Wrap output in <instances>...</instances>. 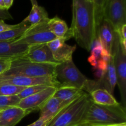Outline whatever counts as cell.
I'll use <instances>...</instances> for the list:
<instances>
[{
	"label": "cell",
	"instance_id": "cell-31",
	"mask_svg": "<svg viewBox=\"0 0 126 126\" xmlns=\"http://www.w3.org/2000/svg\"><path fill=\"white\" fill-rule=\"evenodd\" d=\"M0 19L1 20H12L13 17L7 10L0 9Z\"/></svg>",
	"mask_w": 126,
	"mask_h": 126
},
{
	"label": "cell",
	"instance_id": "cell-32",
	"mask_svg": "<svg viewBox=\"0 0 126 126\" xmlns=\"http://www.w3.org/2000/svg\"><path fill=\"white\" fill-rule=\"evenodd\" d=\"M48 122L46 121L43 120L41 119H38V120L36 121L35 122L33 123L32 124H30V125L27 126H46Z\"/></svg>",
	"mask_w": 126,
	"mask_h": 126
},
{
	"label": "cell",
	"instance_id": "cell-5",
	"mask_svg": "<svg viewBox=\"0 0 126 126\" xmlns=\"http://www.w3.org/2000/svg\"><path fill=\"white\" fill-rule=\"evenodd\" d=\"M54 76L60 86L73 87L83 91L89 79L76 67L73 60L57 64Z\"/></svg>",
	"mask_w": 126,
	"mask_h": 126
},
{
	"label": "cell",
	"instance_id": "cell-29",
	"mask_svg": "<svg viewBox=\"0 0 126 126\" xmlns=\"http://www.w3.org/2000/svg\"><path fill=\"white\" fill-rule=\"evenodd\" d=\"M12 61V59L0 57V75L6 73L10 68Z\"/></svg>",
	"mask_w": 126,
	"mask_h": 126
},
{
	"label": "cell",
	"instance_id": "cell-20",
	"mask_svg": "<svg viewBox=\"0 0 126 126\" xmlns=\"http://www.w3.org/2000/svg\"><path fill=\"white\" fill-rule=\"evenodd\" d=\"M84 92L79 89L69 86H59L57 87L53 97L59 98L61 101L70 103Z\"/></svg>",
	"mask_w": 126,
	"mask_h": 126
},
{
	"label": "cell",
	"instance_id": "cell-12",
	"mask_svg": "<svg viewBox=\"0 0 126 126\" xmlns=\"http://www.w3.org/2000/svg\"><path fill=\"white\" fill-rule=\"evenodd\" d=\"M57 87L49 86L38 93L21 99L17 107L27 110L30 113L34 111L40 110L46 102L53 96Z\"/></svg>",
	"mask_w": 126,
	"mask_h": 126
},
{
	"label": "cell",
	"instance_id": "cell-21",
	"mask_svg": "<svg viewBox=\"0 0 126 126\" xmlns=\"http://www.w3.org/2000/svg\"><path fill=\"white\" fill-rule=\"evenodd\" d=\"M49 18L47 12L43 7L33 5L30 14L21 22L23 25L30 26L45 21Z\"/></svg>",
	"mask_w": 126,
	"mask_h": 126
},
{
	"label": "cell",
	"instance_id": "cell-37",
	"mask_svg": "<svg viewBox=\"0 0 126 126\" xmlns=\"http://www.w3.org/2000/svg\"></svg>",
	"mask_w": 126,
	"mask_h": 126
},
{
	"label": "cell",
	"instance_id": "cell-33",
	"mask_svg": "<svg viewBox=\"0 0 126 126\" xmlns=\"http://www.w3.org/2000/svg\"><path fill=\"white\" fill-rule=\"evenodd\" d=\"M5 8L6 10L8 11L9 9L12 6V4H13L14 0H3Z\"/></svg>",
	"mask_w": 126,
	"mask_h": 126
},
{
	"label": "cell",
	"instance_id": "cell-27",
	"mask_svg": "<svg viewBox=\"0 0 126 126\" xmlns=\"http://www.w3.org/2000/svg\"><path fill=\"white\" fill-rule=\"evenodd\" d=\"M47 87H49V86H44V85H37V86H30V87H25L17 95L19 97L20 99H22V98H26V97L38 93V92H41L43 90L46 89Z\"/></svg>",
	"mask_w": 126,
	"mask_h": 126
},
{
	"label": "cell",
	"instance_id": "cell-17",
	"mask_svg": "<svg viewBox=\"0 0 126 126\" xmlns=\"http://www.w3.org/2000/svg\"><path fill=\"white\" fill-rule=\"evenodd\" d=\"M28 45L14 44L12 41L0 42V57L12 59L22 57L25 55Z\"/></svg>",
	"mask_w": 126,
	"mask_h": 126
},
{
	"label": "cell",
	"instance_id": "cell-23",
	"mask_svg": "<svg viewBox=\"0 0 126 126\" xmlns=\"http://www.w3.org/2000/svg\"><path fill=\"white\" fill-rule=\"evenodd\" d=\"M29 26L20 23V25L14 29L0 33V42L13 41L20 37L25 33Z\"/></svg>",
	"mask_w": 126,
	"mask_h": 126
},
{
	"label": "cell",
	"instance_id": "cell-14",
	"mask_svg": "<svg viewBox=\"0 0 126 126\" xmlns=\"http://www.w3.org/2000/svg\"><path fill=\"white\" fill-rule=\"evenodd\" d=\"M65 42L63 38H57L47 43L54 59L59 63L73 60V54L76 49V45L70 46Z\"/></svg>",
	"mask_w": 126,
	"mask_h": 126
},
{
	"label": "cell",
	"instance_id": "cell-22",
	"mask_svg": "<svg viewBox=\"0 0 126 126\" xmlns=\"http://www.w3.org/2000/svg\"><path fill=\"white\" fill-rule=\"evenodd\" d=\"M92 102L101 105L111 106L119 104L113 95L103 89H98L89 94Z\"/></svg>",
	"mask_w": 126,
	"mask_h": 126
},
{
	"label": "cell",
	"instance_id": "cell-26",
	"mask_svg": "<svg viewBox=\"0 0 126 126\" xmlns=\"http://www.w3.org/2000/svg\"><path fill=\"white\" fill-rule=\"evenodd\" d=\"M25 87L16 86L9 84L0 83V96L18 95Z\"/></svg>",
	"mask_w": 126,
	"mask_h": 126
},
{
	"label": "cell",
	"instance_id": "cell-30",
	"mask_svg": "<svg viewBox=\"0 0 126 126\" xmlns=\"http://www.w3.org/2000/svg\"><path fill=\"white\" fill-rule=\"evenodd\" d=\"M20 25V23L16 25H9L7 24L4 22L3 20L0 19V33L3 32H6V31L14 29V28H17Z\"/></svg>",
	"mask_w": 126,
	"mask_h": 126
},
{
	"label": "cell",
	"instance_id": "cell-28",
	"mask_svg": "<svg viewBox=\"0 0 126 126\" xmlns=\"http://www.w3.org/2000/svg\"><path fill=\"white\" fill-rule=\"evenodd\" d=\"M120 41L121 45L123 47V50L126 52V25H123L118 32Z\"/></svg>",
	"mask_w": 126,
	"mask_h": 126
},
{
	"label": "cell",
	"instance_id": "cell-8",
	"mask_svg": "<svg viewBox=\"0 0 126 126\" xmlns=\"http://www.w3.org/2000/svg\"><path fill=\"white\" fill-rule=\"evenodd\" d=\"M104 18L110 22L115 32L126 25V0H108L104 6Z\"/></svg>",
	"mask_w": 126,
	"mask_h": 126
},
{
	"label": "cell",
	"instance_id": "cell-1",
	"mask_svg": "<svg viewBox=\"0 0 126 126\" xmlns=\"http://www.w3.org/2000/svg\"><path fill=\"white\" fill-rule=\"evenodd\" d=\"M69 31L77 44L90 51L97 39L94 6L89 0H73V18Z\"/></svg>",
	"mask_w": 126,
	"mask_h": 126
},
{
	"label": "cell",
	"instance_id": "cell-9",
	"mask_svg": "<svg viewBox=\"0 0 126 126\" xmlns=\"http://www.w3.org/2000/svg\"><path fill=\"white\" fill-rule=\"evenodd\" d=\"M117 84L115 68L113 56L111 55L108 67L104 73L97 80L88 79L84 92L90 94L92 91L98 89H103L113 95L114 88Z\"/></svg>",
	"mask_w": 126,
	"mask_h": 126
},
{
	"label": "cell",
	"instance_id": "cell-19",
	"mask_svg": "<svg viewBox=\"0 0 126 126\" xmlns=\"http://www.w3.org/2000/svg\"><path fill=\"white\" fill-rule=\"evenodd\" d=\"M48 27L49 30L57 38H63L66 41L72 38L66 22L57 16L52 18H49Z\"/></svg>",
	"mask_w": 126,
	"mask_h": 126
},
{
	"label": "cell",
	"instance_id": "cell-39",
	"mask_svg": "<svg viewBox=\"0 0 126 126\" xmlns=\"http://www.w3.org/2000/svg\"><path fill=\"white\" fill-rule=\"evenodd\" d=\"M89 1H92V2H93V0H89Z\"/></svg>",
	"mask_w": 126,
	"mask_h": 126
},
{
	"label": "cell",
	"instance_id": "cell-15",
	"mask_svg": "<svg viewBox=\"0 0 126 126\" xmlns=\"http://www.w3.org/2000/svg\"><path fill=\"white\" fill-rule=\"evenodd\" d=\"M115 33L116 32L110 22L103 18L97 28V39L110 54H111Z\"/></svg>",
	"mask_w": 126,
	"mask_h": 126
},
{
	"label": "cell",
	"instance_id": "cell-3",
	"mask_svg": "<svg viewBox=\"0 0 126 126\" xmlns=\"http://www.w3.org/2000/svg\"><path fill=\"white\" fill-rule=\"evenodd\" d=\"M89 94L84 92L62 108L46 126H75L80 125L85 113L92 103Z\"/></svg>",
	"mask_w": 126,
	"mask_h": 126
},
{
	"label": "cell",
	"instance_id": "cell-18",
	"mask_svg": "<svg viewBox=\"0 0 126 126\" xmlns=\"http://www.w3.org/2000/svg\"><path fill=\"white\" fill-rule=\"evenodd\" d=\"M70 103L63 102L59 98L52 97L46 102L40 109L39 119L47 121L49 123L52 118H54L59 111L63 107Z\"/></svg>",
	"mask_w": 126,
	"mask_h": 126
},
{
	"label": "cell",
	"instance_id": "cell-7",
	"mask_svg": "<svg viewBox=\"0 0 126 126\" xmlns=\"http://www.w3.org/2000/svg\"><path fill=\"white\" fill-rule=\"evenodd\" d=\"M47 20L28 27L25 33L17 39L12 41L14 44L32 45L47 43L57 37L49 30Z\"/></svg>",
	"mask_w": 126,
	"mask_h": 126
},
{
	"label": "cell",
	"instance_id": "cell-13",
	"mask_svg": "<svg viewBox=\"0 0 126 126\" xmlns=\"http://www.w3.org/2000/svg\"><path fill=\"white\" fill-rule=\"evenodd\" d=\"M25 57L34 62L57 65L59 62L54 59L47 43L32 44L28 46Z\"/></svg>",
	"mask_w": 126,
	"mask_h": 126
},
{
	"label": "cell",
	"instance_id": "cell-24",
	"mask_svg": "<svg viewBox=\"0 0 126 126\" xmlns=\"http://www.w3.org/2000/svg\"><path fill=\"white\" fill-rule=\"evenodd\" d=\"M20 100L17 95L0 96V111L11 107H17Z\"/></svg>",
	"mask_w": 126,
	"mask_h": 126
},
{
	"label": "cell",
	"instance_id": "cell-4",
	"mask_svg": "<svg viewBox=\"0 0 126 126\" xmlns=\"http://www.w3.org/2000/svg\"><path fill=\"white\" fill-rule=\"evenodd\" d=\"M56 65L55 64L34 62L25 57H22L12 60L10 68L2 75L27 77H55L54 71Z\"/></svg>",
	"mask_w": 126,
	"mask_h": 126
},
{
	"label": "cell",
	"instance_id": "cell-38",
	"mask_svg": "<svg viewBox=\"0 0 126 126\" xmlns=\"http://www.w3.org/2000/svg\"><path fill=\"white\" fill-rule=\"evenodd\" d=\"M82 126V125H76V126Z\"/></svg>",
	"mask_w": 126,
	"mask_h": 126
},
{
	"label": "cell",
	"instance_id": "cell-11",
	"mask_svg": "<svg viewBox=\"0 0 126 126\" xmlns=\"http://www.w3.org/2000/svg\"><path fill=\"white\" fill-rule=\"evenodd\" d=\"M91 50V54L88 62L93 67L95 75L99 78L108 67L111 54L104 49L98 39L94 43Z\"/></svg>",
	"mask_w": 126,
	"mask_h": 126
},
{
	"label": "cell",
	"instance_id": "cell-34",
	"mask_svg": "<svg viewBox=\"0 0 126 126\" xmlns=\"http://www.w3.org/2000/svg\"><path fill=\"white\" fill-rule=\"evenodd\" d=\"M0 9L6 10V8H5L3 0H0Z\"/></svg>",
	"mask_w": 126,
	"mask_h": 126
},
{
	"label": "cell",
	"instance_id": "cell-35",
	"mask_svg": "<svg viewBox=\"0 0 126 126\" xmlns=\"http://www.w3.org/2000/svg\"><path fill=\"white\" fill-rule=\"evenodd\" d=\"M107 126H126V123H123V124H113V125H110Z\"/></svg>",
	"mask_w": 126,
	"mask_h": 126
},
{
	"label": "cell",
	"instance_id": "cell-10",
	"mask_svg": "<svg viewBox=\"0 0 126 126\" xmlns=\"http://www.w3.org/2000/svg\"><path fill=\"white\" fill-rule=\"evenodd\" d=\"M0 83L9 84L20 87H27L30 86L44 85L58 87L60 84L54 76H43V77H27L19 76H7L0 75Z\"/></svg>",
	"mask_w": 126,
	"mask_h": 126
},
{
	"label": "cell",
	"instance_id": "cell-25",
	"mask_svg": "<svg viewBox=\"0 0 126 126\" xmlns=\"http://www.w3.org/2000/svg\"><path fill=\"white\" fill-rule=\"evenodd\" d=\"M93 3L94 6L95 18L97 33L98 27L104 18L105 0H93Z\"/></svg>",
	"mask_w": 126,
	"mask_h": 126
},
{
	"label": "cell",
	"instance_id": "cell-16",
	"mask_svg": "<svg viewBox=\"0 0 126 126\" xmlns=\"http://www.w3.org/2000/svg\"><path fill=\"white\" fill-rule=\"evenodd\" d=\"M30 114L18 107H11L0 111V126H15Z\"/></svg>",
	"mask_w": 126,
	"mask_h": 126
},
{
	"label": "cell",
	"instance_id": "cell-36",
	"mask_svg": "<svg viewBox=\"0 0 126 126\" xmlns=\"http://www.w3.org/2000/svg\"><path fill=\"white\" fill-rule=\"evenodd\" d=\"M31 2H32V6L33 5H38V2H37L36 0H30Z\"/></svg>",
	"mask_w": 126,
	"mask_h": 126
},
{
	"label": "cell",
	"instance_id": "cell-2",
	"mask_svg": "<svg viewBox=\"0 0 126 126\" xmlns=\"http://www.w3.org/2000/svg\"><path fill=\"white\" fill-rule=\"evenodd\" d=\"M123 123H126V108L120 103L107 106L92 102L80 125L107 126Z\"/></svg>",
	"mask_w": 126,
	"mask_h": 126
},
{
	"label": "cell",
	"instance_id": "cell-6",
	"mask_svg": "<svg viewBox=\"0 0 126 126\" xmlns=\"http://www.w3.org/2000/svg\"><path fill=\"white\" fill-rule=\"evenodd\" d=\"M111 55L113 56L117 84L119 87L123 107H126V52L121 45L118 33L116 32Z\"/></svg>",
	"mask_w": 126,
	"mask_h": 126
}]
</instances>
